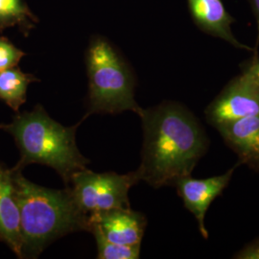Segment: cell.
Returning <instances> with one entry per match:
<instances>
[{
	"mask_svg": "<svg viewBox=\"0 0 259 259\" xmlns=\"http://www.w3.org/2000/svg\"><path fill=\"white\" fill-rule=\"evenodd\" d=\"M143 146L137 173L140 181L159 188L190 176L208 148L201 123L183 105L163 102L142 111Z\"/></svg>",
	"mask_w": 259,
	"mask_h": 259,
	"instance_id": "6da1fadb",
	"label": "cell"
},
{
	"mask_svg": "<svg viewBox=\"0 0 259 259\" xmlns=\"http://www.w3.org/2000/svg\"><path fill=\"white\" fill-rule=\"evenodd\" d=\"M20 211L22 257L36 258L53 241L78 231L89 232V217L68 187L50 189L33 184L14 169Z\"/></svg>",
	"mask_w": 259,
	"mask_h": 259,
	"instance_id": "7a4b0ae2",
	"label": "cell"
},
{
	"mask_svg": "<svg viewBox=\"0 0 259 259\" xmlns=\"http://www.w3.org/2000/svg\"><path fill=\"white\" fill-rule=\"evenodd\" d=\"M78 125L65 127L52 119L42 106L17 115L0 129L10 133L18 145L20 159L14 169L22 170L32 163L51 167L67 185L76 172L87 168L90 160L76 144Z\"/></svg>",
	"mask_w": 259,
	"mask_h": 259,
	"instance_id": "3957f363",
	"label": "cell"
},
{
	"mask_svg": "<svg viewBox=\"0 0 259 259\" xmlns=\"http://www.w3.org/2000/svg\"><path fill=\"white\" fill-rule=\"evenodd\" d=\"M89 78L88 114H116L142 109L135 99V76L129 65L111 42L93 37L85 55Z\"/></svg>",
	"mask_w": 259,
	"mask_h": 259,
	"instance_id": "277c9868",
	"label": "cell"
},
{
	"mask_svg": "<svg viewBox=\"0 0 259 259\" xmlns=\"http://www.w3.org/2000/svg\"><path fill=\"white\" fill-rule=\"evenodd\" d=\"M140 182L137 171L119 175L94 173L87 168L76 172L66 185L78 207L88 217L114 208L130 207L129 191Z\"/></svg>",
	"mask_w": 259,
	"mask_h": 259,
	"instance_id": "5b68a950",
	"label": "cell"
},
{
	"mask_svg": "<svg viewBox=\"0 0 259 259\" xmlns=\"http://www.w3.org/2000/svg\"><path fill=\"white\" fill-rule=\"evenodd\" d=\"M259 113V88L245 71L228 83L204 111L216 129Z\"/></svg>",
	"mask_w": 259,
	"mask_h": 259,
	"instance_id": "8992f818",
	"label": "cell"
},
{
	"mask_svg": "<svg viewBox=\"0 0 259 259\" xmlns=\"http://www.w3.org/2000/svg\"><path fill=\"white\" fill-rule=\"evenodd\" d=\"M235 167L222 175L206 179H194L191 175L184 177L175 184L179 196L187 210L194 215L199 231L204 239L208 238V232L205 227L206 212L213 201L222 194L224 189L230 184Z\"/></svg>",
	"mask_w": 259,
	"mask_h": 259,
	"instance_id": "52a82bcc",
	"label": "cell"
},
{
	"mask_svg": "<svg viewBox=\"0 0 259 259\" xmlns=\"http://www.w3.org/2000/svg\"><path fill=\"white\" fill-rule=\"evenodd\" d=\"M146 224L142 213L130 207L114 208L89 217V228L90 225L97 227L107 239L121 245H141Z\"/></svg>",
	"mask_w": 259,
	"mask_h": 259,
	"instance_id": "ba28073f",
	"label": "cell"
},
{
	"mask_svg": "<svg viewBox=\"0 0 259 259\" xmlns=\"http://www.w3.org/2000/svg\"><path fill=\"white\" fill-rule=\"evenodd\" d=\"M0 240L22 258L20 211L14 170L0 164Z\"/></svg>",
	"mask_w": 259,
	"mask_h": 259,
	"instance_id": "9c48e42d",
	"label": "cell"
},
{
	"mask_svg": "<svg viewBox=\"0 0 259 259\" xmlns=\"http://www.w3.org/2000/svg\"><path fill=\"white\" fill-rule=\"evenodd\" d=\"M195 24L205 34L224 39L238 49L253 51L240 42L232 33L234 19L226 10L222 0H187Z\"/></svg>",
	"mask_w": 259,
	"mask_h": 259,
	"instance_id": "30bf717a",
	"label": "cell"
},
{
	"mask_svg": "<svg viewBox=\"0 0 259 259\" xmlns=\"http://www.w3.org/2000/svg\"><path fill=\"white\" fill-rule=\"evenodd\" d=\"M242 163L259 169V113L217 128Z\"/></svg>",
	"mask_w": 259,
	"mask_h": 259,
	"instance_id": "8fae6325",
	"label": "cell"
},
{
	"mask_svg": "<svg viewBox=\"0 0 259 259\" xmlns=\"http://www.w3.org/2000/svg\"><path fill=\"white\" fill-rule=\"evenodd\" d=\"M37 81L34 75L24 73L17 66L0 70V99L12 110L19 111L26 101L29 84Z\"/></svg>",
	"mask_w": 259,
	"mask_h": 259,
	"instance_id": "7c38bea8",
	"label": "cell"
},
{
	"mask_svg": "<svg viewBox=\"0 0 259 259\" xmlns=\"http://www.w3.org/2000/svg\"><path fill=\"white\" fill-rule=\"evenodd\" d=\"M37 23L26 0H0V29L19 25L28 33Z\"/></svg>",
	"mask_w": 259,
	"mask_h": 259,
	"instance_id": "4fadbf2b",
	"label": "cell"
},
{
	"mask_svg": "<svg viewBox=\"0 0 259 259\" xmlns=\"http://www.w3.org/2000/svg\"><path fill=\"white\" fill-rule=\"evenodd\" d=\"M89 232H92L97 244L99 259H138L140 255L141 245H121L107 239L93 225H90Z\"/></svg>",
	"mask_w": 259,
	"mask_h": 259,
	"instance_id": "5bb4252c",
	"label": "cell"
},
{
	"mask_svg": "<svg viewBox=\"0 0 259 259\" xmlns=\"http://www.w3.org/2000/svg\"><path fill=\"white\" fill-rule=\"evenodd\" d=\"M24 56L25 53L7 38L0 37V70L17 66Z\"/></svg>",
	"mask_w": 259,
	"mask_h": 259,
	"instance_id": "9a60e30c",
	"label": "cell"
},
{
	"mask_svg": "<svg viewBox=\"0 0 259 259\" xmlns=\"http://www.w3.org/2000/svg\"><path fill=\"white\" fill-rule=\"evenodd\" d=\"M233 258L236 259H259V237L250 241L240 250H238Z\"/></svg>",
	"mask_w": 259,
	"mask_h": 259,
	"instance_id": "2e32d148",
	"label": "cell"
},
{
	"mask_svg": "<svg viewBox=\"0 0 259 259\" xmlns=\"http://www.w3.org/2000/svg\"><path fill=\"white\" fill-rule=\"evenodd\" d=\"M243 71L250 75L259 88V56L252 58L250 62L244 66Z\"/></svg>",
	"mask_w": 259,
	"mask_h": 259,
	"instance_id": "e0dca14e",
	"label": "cell"
},
{
	"mask_svg": "<svg viewBox=\"0 0 259 259\" xmlns=\"http://www.w3.org/2000/svg\"><path fill=\"white\" fill-rule=\"evenodd\" d=\"M257 25V44L259 41V0H249Z\"/></svg>",
	"mask_w": 259,
	"mask_h": 259,
	"instance_id": "ac0fdd59",
	"label": "cell"
}]
</instances>
